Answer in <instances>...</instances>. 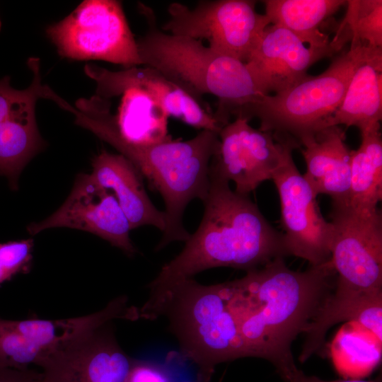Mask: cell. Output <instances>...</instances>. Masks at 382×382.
Here are the masks:
<instances>
[{
    "label": "cell",
    "mask_w": 382,
    "mask_h": 382,
    "mask_svg": "<svg viewBox=\"0 0 382 382\" xmlns=\"http://www.w3.org/2000/svg\"><path fill=\"white\" fill-rule=\"evenodd\" d=\"M279 257L228 282L230 303L248 357L270 361L286 382L299 371L291 346L331 293L336 274L330 260L306 271Z\"/></svg>",
    "instance_id": "obj_1"
},
{
    "label": "cell",
    "mask_w": 382,
    "mask_h": 382,
    "mask_svg": "<svg viewBox=\"0 0 382 382\" xmlns=\"http://www.w3.org/2000/svg\"><path fill=\"white\" fill-rule=\"evenodd\" d=\"M209 181L197 229L149 283V294L208 269L229 267L248 272L289 255L283 234L268 223L248 195L232 190L229 182L210 173Z\"/></svg>",
    "instance_id": "obj_2"
},
{
    "label": "cell",
    "mask_w": 382,
    "mask_h": 382,
    "mask_svg": "<svg viewBox=\"0 0 382 382\" xmlns=\"http://www.w3.org/2000/svg\"><path fill=\"white\" fill-rule=\"evenodd\" d=\"M74 115L77 125L116 149L163 197L166 226L156 250L173 241L185 242L190 234L183 226L184 211L192 199L202 201L207 195L209 165L219 146V134L201 130L186 141L170 139L135 145L119 135L110 111L104 106H94Z\"/></svg>",
    "instance_id": "obj_3"
},
{
    "label": "cell",
    "mask_w": 382,
    "mask_h": 382,
    "mask_svg": "<svg viewBox=\"0 0 382 382\" xmlns=\"http://www.w3.org/2000/svg\"><path fill=\"white\" fill-rule=\"evenodd\" d=\"M139 318H167L181 356L198 368L197 382H209L220 363L248 357L230 303L228 283L203 285L192 278L154 294Z\"/></svg>",
    "instance_id": "obj_4"
},
{
    "label": "cell",
    "mask_w": 382,
    "mask_h": 382,
    "mask_svg": "<svg viewBox=\"0 0 382 382\" xmlns=\"http://www.w3.org/2000/svg\"><path fill=\"white\" fill-rule=\"evenodd\" d=\"M139 8L149 24L137 40L142 66L157 69L199 98L202 94L217 97L214 113L222 125L267 95L246 63L198 40L161 30L150 8L139 4Z\"/></svg>",
    "instance_id": "obj_5"
},
{
    "label": "cell",
    "mask_w": 382,
    "mask_h": 382,
    "mask_svg": "<svg viewBox=\"0 0 382 382\" xmlns=\"http://www.w3.org/2000/svg\"><path fill=\"white\" fill-rule=\"evenodd\" d=\"M330 260L337 275L330 293L309 325L323 340L335 324L354 322L368 306L382 301L381 212L332 205Z\"/></svg>",
    "instance_id": "obj_6"
},
{
    "label": "cell",
    "mask_w": 382,
    "mask_h": 382,
    "mask_svg": "<svg viewBox=\"0 0 382 382\" xmlns=\"http://www.w3.org/2000/svg\"><path fill=\"white\" fill-rule=\"evenodd\" d=\"M381 51L351 45L320 74L306 76L283 91L266 95L237 117L248 121L257 117L261 131L290 136L297 141L303 134L323 127L341 103L357 68Z\"/></svg>",
    "instance_id": "obj_7"
},
{
    "label": "cell",
    "mask_w": 382,
    "mask_h": 382,
    "mask_svg": "<svg viewBox=\"0 0 382 382\" xmlns=\"http://www.w3.org/2000/svg\"><path fill=\"white\" fill-rule=\"evenodd\" d=\"M46 33L64 57L100 59L128 67L142 65L137 40L119 1H84Z\"/></svg>",
    "instance_id": "obj_8"
},
{
    "label": "cell",
    "mask_w": 382,
    "mask_h": 382,
    "mask_svg": "<svg viewBox=\"0 0 382 382\" xmlns=\"http://www.w3.org/2000/svg\"><path fill=\"white\" fill-rule=\"evenodd\" d=\"M249 0L201 1L194 8L174 2L168 7V33L208 41L209 47L246 63L270 21Z\"/></svg>",
    "instance_id": "obj_9"
},
{
    "label": "cell",
    "mask_w": 382,
    "mask_h": 382,
    "mask_svg": "<svg viewBox=\"0 0 382 382\" xmlns=\"http://www.w3.org/2000/svg\"><path fill=\"white\" fill-rule=\"evenodd\" d=\"M138 309L125 296L110 301L93 313L63 319L0 318V366L39 367L83 333L115 319L138 320Z\"/></svg>",
    "instance_id": "obj_10"
},
{
    "label": "cell",
    "mask_w": 382,
    "mask_h": 382,
    "mask_svg": "<svg viewBox=\"0 0 382 382\" xmlns=\"http://www.w3.org/2000/svg\"><path fill=\"white\" fill-rule=\"evenodd\" d=\"M278 137L283 151L272 180L279 196L286 247L289 255L318 265L330 260L332 225L322 216L317 197L294 162L292 151L299 149L298 141L289 136Z\"/></svg>",
    "instance_id": "obj_11"
},
{
    "label": "cell",
    "mask_w": 382,
    "mask_h": 382,
    "mask_svg": "<svg viewBox=\"0 0 382 382\" xmlns=\"http://www.w3.org/2000/svg\"><path fill=\"white\" fill-rule=\"evenodd\" d=\"M237 117L219 133V146L209 173L235 184V191L248 195L262 182L272 180L279 166L283 141L272 133L252 127Z\"/></svg>",
    "instance_id": "obj_12"
},
{
    "label": "cell",
    "mask_w": 382,
    "mask_h": 382,
    "mask_svg": "<svg viewBox=\"0 0 382 382\" xmlns=\"http://www.w3.org/2000/svg\"><path fill=\"white\" fill-rule=\"evenodd\" d=\"M66 227L93 233L129 256L137 250L129 237V223L115 197L90 174H81L64 202L44 220L30 224L33 236L46 229Z\"/></svg>",
    "instance_id": "obj_13"
},
{
    "label": "cell",
    "mask_w": 382,
    "mask_h": 382,
    "mask_svg": "<svg viewBox=\"0 0 382 382\" xmlns=\"http://www.w3.org/2000/svg\"><path fill=\"white\" fill-rule=\"evenodd\" d=\"M28 65L33 78L29 87L18 90L10 77L0 79V175L16 190L19 176L42 146L35 119V104L42 98L40 62L31 58Z\"/></svg>",
    "instance_id": "obj_14"
},
{
    "label": "cell",
    "mask_w": 382,
    "mask_h": 382,
    "mask_svg": "<svg viewBox=\"0 0 382 382\" xmlns=\"http://www.w3.org/2000/svg\"><path fill=\"white\" fill-rule=\"evenodd\" d=\"M111 322L79 335L41 366L42 382H127L133 360Z\"/></svg>",
    "instance_id": "obj_15"
},
{
    "label": "cell",
    "mask_w": 382,
    "mask_h": 382,
    "mask_svg": "<svg viewBox=\"0 0 382 382\" xmlns=\"http://www.w3.org/2000/svg\"><path fill=\"white\" fill-rule=\"evenodd\" d=\"M335 37L330 47H307L291 31L270 24L246 64L267 95L279 93L304 79L311 65L332 56L347 41L341 35Z\"/></svg>",
    "instance_id": "obj_16"
},
{
    "label": "cell",
    "mask_w": 382,
    "mask_h": 382,
    "mask_svg": "<svg viewBox=\"0 0 382 382\" xmlns=\"http://www.w3.org/2000/svg\"><path fill=\"white\" fill-rule=\"evenodd\" d=\"M84 71L95 81L137 88L150 96L167 115L202 130L219 133L223 126L201 98L161 71L149 66H132L121 71L86 65Z\"/></svg>",
    "instance_id": "obj_17"
},
{
    "label": "cell",
    "mask_w": 382,
    "mask_h": 382,
    "mask_svg": "<svg viewBox=\"0 0 382 382\" xmlns=\"http://www.w3.org/2000/svg\"><path fill=\"white\" fill-rule=\"evenodd\" d=\"M297 141L306 164L303 175L313 193L329 195L333 205L347 203L349 191L352 151L339 126L320 128Z\"/></svg>",
    "instance_id": "obj_18"
},
{
    "label": "cell",
    "mask_w": 382,
    "mask_h": 382,
    "mask_svg": "<svg viewBox=\"0 0 382 382\" xmlns=\"http://www.w3.org/2000/svg\"><path fill=\"white\" fill-rule=\"evenodd\" d=\"M90 175L114 195L132 230L149 225L165 231V212L154 205L145 190L142 175L125 156L102 151L93 158Z\"/></svg>",
    "instance_id": "obj_19"
},
{
    "label": "cell",
    "mask_w": 382,
    "mask_h": 382,
    "mask_svg": "<svg viewBox=\"0 0 382 382\" xmlns=\"http://www.w3.org/2000/svg\"><path fill=\"white\" fill-rule=\"evenodd\" d=\"M96 82L95 95L103 99L121 96L116 115L108 109L119 135L125 141L135 145H149L172 139L168 134V116L144 91L134 87Z\"/></svg>",
    "instance_id": "obj_20"
},
{
    "label": "cell",
    "mask_w": 382,
    "mask_h": 382,
    "mask_svg": "<svg viewBox=\"0 0 382 382\" xmlns=\"http://www.w3.org/2000/svg\"><path fill=\"white\" fill-rule=\"evenodd\" d=\"M382 118V51L370 55L357 68L343 99L323 127L354 126L360 132L380 124Z\"/></svg>",
    "instance_id": "obj_21"
},
{
    "label": "cell",
    "mask_w": 382,
    "mask_h": 382,
    "mask_svg": "<svg viewBox=\"0 0 382 382\" xmlns=\"http://www.w3.org/2000/svg\"><path fill=\"white\" fill-rule=\"evenodd\" d=\"M265 15L272 25L284 28L310 47L323 48L334 44L320 27L342 6L344 0H266Z\"/></svg>",
    "instance_id": "obj_22"
},
{
    "label": "cell",
    "mask_w": 382,
    "mask_h": 382,
    "mask_svg": "<svg viewBox=\"0 0 382 382\" xmlns=\"http://www.w3.org/2000/svg\"><path fill=\"white\" fill-rule=\"evenodd\" d=\"M361 142L352 151L350 183L345 204L374 210L382 198V139L380 124L361 132Z\"/></svg>",
    "instance_id": "obj_23"
},
{
    "label": "cell",
    "mask_w": 382,
    "mask_h": 382,
    "mask_svg": "<svg viewBox=\"0 0 382 382\" xmlns=\"http://www.w3.org/2000/svg\"><path fill=\"white\" fill-rule=\"evenodd\" d=\"M332 357L335 368L342 375L359 379L379 363L381 344L371 333L349 322L333 340Z\"/></svg>",
    "instance_id": "obj_24"
},
{
    "label": "cell",
    "mask_w": 382,
    "mask_h": 382,
    "mask_svg": "<svg viewBox=\"0 0 382 382\" xmlns=\"http://www.w3.org/2000/svg\"><path fill=\"white\" fill-rule=\"evenodd\" d=\"M342 25L348 27L351 45L382 50V1H347Z\"/></svg>",
    "instance_id": "obj_25"
},
{
    "label": "cell",
    "mask_w": 382,
    "mask_h": 382,
    "mask_svg": "<svg viewBox=\"0 0 382 382\" xmlns=\"http://www.w3.org/2000/svg\"><path fill=\"white\" fill-rule=\"evenodd\" d=\"M33 249L31 238L0 243V284L28 269Z\"/></svg>",
    "instance_id": "obj_26"
},
{
    "label": "cell",
    "mask_w": 382,
    "mask_h": 382,
    "mask_svg": "<svg viewBox=\"0 0 382 382\" xmlns=\"http://www.w3.org/2000/svg\"><path fill=\"white\" fill-rule=\"evenodd\" d=\"M127 382H174V380L163 365L134 359Z\"/></svg>",
    "instance_id": "obj_27"
},
{
    "label": "cell",
    "mask_w": 382,
    "mask_h": 382,
    "mask_svg": "<svg viewBox=\"0 0 382 382\" xmlns=\"http://www.w3.org/2000/svg\"><path fill=\"white\" fill-rule=\"evenodd\" d=\"M0 382H42V372L0 366Z\"/></svg>",
    "instance_id": "obj_28"
},
{
    "label": "cell",
    "mask_w": 382,
    "mask_h": 382,
    "mask_svg": "<svg viewBox=\"0 0 382 382\" xmlns=\"http://www.w3.org/2000/svg\"><path fill=\"white\" fill-rule=\"evenodd\" d=\"M289 382H381L380 378L374 381H364L361 379H344L335 381H324L316 376H307L299 370L290 380Z\"/></svg>",
    "instance_id": "obj_29"
},
{
    "label": "cell",
    "mask_w": 382,
    "mask_h": 382,
    "mask_svg": "<svg viewBox=\"0 0 382 382\" xmlns=\"http://www.w3.org/2000/svg\"><path fill=\"white\" fill-rule=\"evenodd\" d=\"M91 98H96V99L101 100L104 101V102L107 104V103H106L104 100H103V99H101V98H98V97H97V96H93L91 97ZM82 99H83V98H82ZM80 100H81V99H80ZM80 100H79L76 102V103H77ZM107 105H108V104H107ZM72 108H74L73 106L69 105V106L68 107V108H67V110L71 111Z\"/></svg>",
    "instance_id": "obj_30"
}]
</instances>
